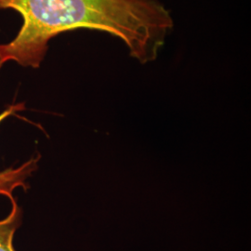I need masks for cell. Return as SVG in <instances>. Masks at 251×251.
<instances>
[{
    "label": "cell",
    "instance_id": "obj_2",
    "mask_svg": "<svg viewBox=\"0 0 251 251\" xmlns=\"http://www.w3.org/2000/svg\"><path fill=\"white\" fill-rule=\"evenodd\" d=\"M25 109V103L11 104L0 113V124L7 118L13 116L17 112ZM41 159V155L36 153L31 156L26 161L18 166H10L7 169L0 171V197L10 198L14 197V192L22 189L27 192L30 189L29 178L38 170V163Z\"/></svg>",
    "mask_w": 251,
    "mask_h": 251
},
{
    "label": "cell",
    "instance_id": "obj_3",
    "mask_svg": "<svg viewBox=\"0 0 251 251\" xmlns=\"http://www.w3.org/2000/svg\"><path fill=\"white\" fill-rule=\"evenodd\" d=\"M9 213L0 220V251H18L14 246V237L23 225L24 210L15 197L9 199Z\"/></svg>",
    "mask_w": 251,
    "mask_h": 251
},
{
    "label": "cell",
    "instance_id": "obj_4",
    "mask_svg": "<svg viewBox=\"0 0 251 251\" xmlns=\"http://www.w3.org/2000/svg\"><path fill=\"white\" fill-rule=\"evenodd\" d=\"M3 64H4V63H3V61H2V59H1V56H0V69H1V67L3 66Z\"/></svg>",
    "mask_w": 251,
    "mask_h": 251
},
{
    "label": "cell",
    "instance_id": "obj_1",
    "mask_svg": "<svg viewBox=\"0 0 251 251\" xmlns=\"http://www.w3.org/2000/svg\"><path fill=\"white\" fill-rule=\"evenodd\" d=\"M0 9L23 17L17 36L0 44L3 63L36 69L49 42L64 32L88 29L121 39L140 63L154 61L174 26L158 0H0Z\"/></svg>",
    "mask_w": 251,
    "mask_h": 251
}]
</instances>
